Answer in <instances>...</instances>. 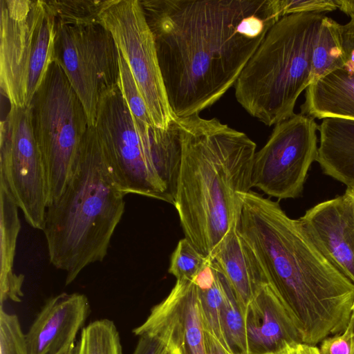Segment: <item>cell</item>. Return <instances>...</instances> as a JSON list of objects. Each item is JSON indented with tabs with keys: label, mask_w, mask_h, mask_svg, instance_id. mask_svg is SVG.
Listing matches in <instances>:
<instances>
[{
	"label": "cell",
	"mask_w": 354,
	"mask_h": 354,
	"mask_svg": "<svg viewBox=\"0 0 354 354\" xmlns=\"http://www.w3.org/2000/svg\"><path fill=\"white\" fill-rule=\"evenodd\" d=\"M140 1L176 118L219 100L281 18L279 0Z\"/></svg>",
	"instance_id": "6da1fadb"
},
{
	"label": "cell",
	"mask_w": 354,
	"mask_h": 354,
	"mask_svg": "<svg viewBox=\"0 0 354 354\" xmlns=\"http://www.w3.org/2000/svg\"><path fill=\"white\" fill-rule=\"evenodd\" d=\"M238 230L302 343L315 345L346 329L353 312L354 283L321 252L299 218H290L277 202L250 191L243 196Z\"/></svg>",
	"instance_id": "7a4b0ae2"
},
{
	"label": "cell",
	"mask_w": 354,
	"mask_h": 354,
	"mask_svg": "<svg viewBox=\"0 0 354 354\" xmlns=\"http://www.w3.org/2000/svg\"><path fill=\"white\" fill-rule=\"evenodd\" d=\"M181 145L175 206L185 238L205 257L239 225L257 145L217 118L174 120Z\"/></svg>",
	"instance_id": "3957f363"
},
{
	"label": "cell",
	"mask_w": 354,
	"mask_h": 354,
	"mask_svg": "<svg viewBox=\"0 0 354 354\" xmlns=\"http://www.w3.org/2000/svg\"><path fill=\"white\" fill-rule=\"evenodd\" d=\"M124 196L111 175L95 127L89 126L71 176L59 198L47 207L42 228L50 263L65 272L66 286L106 256L124 212Z\"/></svg>",
	"instance_id": "277c9868"
},
{
	"label": "cell",
	"mask_w": 354,
	"mask_h": 354,
	"mask_svg": "<svg viewBox=\"0 0 354 354\" xmlns=\"http://www.w3.org/2000/svg\"><path fill=\"white\" fill-rule=\"evenodd\" d=\"M324 17L303 12L280 18L238 77L237 102L266 126L295 114L299 96L310 84L314 44Z\"/></svg>",
	"instance_id": "5b68a950"
},
{
	"label": "cell",
	"mask_w": 354,
	"mask_h": 354,
	"mask_svg": "<svg viewBox=\"0 0 354 354\" xmlns=\"http://www.w3.org/2000/svg\"><path fill=\"white\" fill-rule=\"evenodd\" d=\"M94 127L111 175L125 195L174 205L181 159L174 120L167 130L137 125L119 84L102 96Z\"/></svg>",
	"instance_id": "8992f818"
},
{
	"label": "cell",
	"mask_w": 354,
	"mask_h": 354,
	"mask_svg": "<svg viewBox=\"0 0 354 354\" xmlns=\"http://www.w3.org/2000/svg\"><path fill=\"white\" fill-rule=\"evenodd\" d=\"M55 21L44 1L0 0V86L30 106L53 59Z\"/></svg>",
	"instance_id": "52a82bcc"
},
{
	"label": "cell",
	"mask_w": 354,
	"mask_h": 354,
	"mask_svg": "<svg viewBox=\"0 0 354 354\" xmlns=\"http://www.w3.org/2000/svg\"><path fill=\"white\" fill-rule=\"evenodd\" d=\"M30 108L45 170L48 207L63 193L89 124L82 103L55 59L50 64Z\"/></svg>",
	"instance_id": "ba28073f"
},
{
	"label": "cell",
	"mask_w": 354,
	"mask_h": 354,
	"mask_svg": "<svg viewBox=\"0 0 354 354\" xmlns=\"http://www.w3.org/2000/svg\"><path fill=\"white\" fill-rule=\"evenodd\" d=\"M53 59L85 109L89 126L95 123L102 96L120 84L119 49L110 31L98 22H55Z\"/></svg>",
	"instance_id": "9c48e42d"
},
{
	"label": "cell",
	"mask_w": 354,
	"mask_h": 354,
	"mask_svg": "<svg viewBox=\"0 0 354 354\" xmlns=\"http://www.w3.org/2000/svg\"><path fill=\"white\" fill-rule=\"evenodd\" d=\"M127 62L155 127L167 130L176 118L169 104L154 36L139 0H108L101 13Z\"/></svg>",
	"instance_id": "30bf717a"
},
{
	"label": "cell",
	"mask_w": 354,
	"mask_h": 354,
	"mask_svg": "<svg viewBox=\"0 0 354 354\" xmlns=\"http://www.w3.org/2000/svg\"><path fill=\"white\" fill-rule=\"evenodd\" d=\"M0 181L8 187L26 221L42 230L47 187L30 106H10L1 123Z\"/></svg>",
	"instance_id": "8fae6325"
},
{
	"label": "cell",
	"mask_w": 354,
	"mask_h": 354,
	"mask_svg": "<svg viewBox=\"0 0 354 354\" xmlns=\"http://www.w3.org/2000/svg\"><path fill=\"white\" fill-rule=\"evenodd\" d=\"M318 127L314 118L301 113L277 124L266 145L255 153L252 187L278 199L299 196L317 160Z\"/></svg>",
	"instance_id": "7c38bea8"
},
{
	"label": "cell",
	"mask_w": 354,
	"mask_h": 354,
	"mask_svg": "<svg viewBox=\"0 0 354 354\" xmlns=\"http://www.w3.org/2000/svg\"><path fill=\"white\" fill-rule=\"evenodd\" d=\"M179 354H207L198 289L192 280H176L169 295L155 305L145 321L133 329Z\"/></svg>",
	"instance_id": "4fadbf2b"
},
{
	"label": "cell",
	"mask_w": 354,
	"mask_h": 354,
	"mask_svg": "<svg viewBox=\"0 0 354 354\" xmlns=\"http://www.w3.org/2000/svg\"><path fill=\"white\" fill-rule=\"evenodd\" d=\"M325 257L354 283V201L344 193L308 209L299 218Z\"/></svg>",
	"instance_id": "5bb4252c"
},
{
	"label": "cell",
	"mask_w": 354,
	"mask_h": 354,
	"mask_svg": "<svg viewBox=\"0 0 354 354\" xmlns=\"http://www.w3.org/2000/svg\"><path fill=\"white\" fill-rule=\"evenodd\" d=\"M90 313L84 294L62 292L50 297L25 333L28 354H55L75 342Z\"/></svg>",
	"instance_id": "9a60e30c"
},
{
	"label": "cell",
	"mask_w": 354,
	"mask_h": 354,
	"mask_svg": "<svg viewBox=\"0 0 354 354\" xmlns=\"http://www.w3.org/2000/svg\"><path fill=\"white\" fill-rule=\"evenodd\" d=\"M245 321L249 354H274L288 345L302 343L292 319L269 284L248 305Z\"/></svg>",
	"instance_id": "2e32d148"
},
{
	"label": "cell",
	"mask_w": 354,
	"mask_h": 354,
	"mask_svg": "<svg viewBox=\"0 0 354 354\" xmlns=\"http://www.w3.org/2000/svg\"><path fill=\"white\" fill-rule=\"evenodd\" d=\"M211 258L233 288L245 316L255 295L269 283L259 259L239 232L238 226L227 235Z\"/></svg>",
	"instance_id": "e0dca14e"
},
{
	"label": "cell",
	"mask_w": 354,
	"mask_h": 354,
	"mask_svg": "<svg viewBox=\"0 0 354 354\" xmlns=\"http://www.w3.org/2000/svg\"><path fill=\"white\" fill-rule=\"evenodd\" d=\"M301 113L313 118L354 121V71L338 68L310 84Z\"/></svg>",
	"instance_id": "ac0fdd59"
},
{
	"label": "cell",
	"mask_w": 354,
	"mask_h": 354,
	"mask_svg": "<svg viewBox=\"0 0 354 354\" xmlns=\"http://www.w3.org/2000/svg\"><path fill=\"white\" fill-rule=\"evenodd\" d=\"M318 131L316 161L323 172L347 187H354V121L325 118Z\"/></svg>",
	"instance_id": "d6986e66"
},
{
	"label": "cell",
	"mask_w": 354,
	"mask_h": 354,
	"mask_svg": "<svg viewBox=\"0 0 354 354\" xmlns=\"http://www.w3.org/2000/svg\"><path fill=\"white\" fill-rule=\"evenodd\" d=\"M1 201V272L0 304L10 299L21 302L24 296V276L13 272L17 239L21 229L19 207L8 187L0 181Z\"/></svg>",
	"instance_id": "ffe728a7"
},
{
	"label": "cell",
	"mask_w": 354,
	"mask_h": 354,
	"mask_svg": "<svg viewBox=\"0 0 354 354\" xmlns=\"http://www.w3.org/2000/svg\"><path fill=\"white\" fill-rule=\"evenodd\" d=\"M345 64L341 24L325 16L314 44L310 84L335 70L344 68Z\"/></svg>",
	"instance_id": "44dd1931"
},
{
	"label": "cell",
	"mask_w": 354,
	"mask_h": 354,
	"mask_svg": "<svg viewBox=\"0 0 354 354\" xmlns=\"http://www.w3.org/2000/svg\"><path fill=\"white\" fill-rule=\"evenodd\" d=\"M221 323L225 339L234 352L249 354L245 316L235 292L222 272Z\"/></svg>",
	"instance_id": "7402d4cb"
},
{
	"label": "cell",
	"mask_w": 354,
	"mask_h": 354,
	"mask_svg": "<svg viewBox=\"0 0 354 354\" xmlns=\"http://www.w3.org/2000/svg\"><path fill=\"white\" fill-rule=\"evenodd\" d=\"M75 354H123L120 335L115 323L97 319L84 326L75 346Z\"/></svg>",
	"instance_id": "603a6c76"
},
{
	"label": "cell",
	"mask_w": 354,
	"mask_h": 354,
	"mask_svg": "<svg viewBox=\"0 0 354 354\" xmlns=\"http://www.w3.org/2000/svg\"><path fill=\"white\" fill-rule=\"evenodd\" d=\"M212 260L216 270V279L214 284L207 290H201L197 288L203 329L204 331L212 335L226 350L234 352L225 339L221 323L222 272L214 260L213 259Z\"/></svg>",
	"instance_id": "cb8c5ba5"
},
{
	"label": "cell",
	"mask_w": 354,
	"mask_h": 354,
	"mask_svg": "<svg viewBox=\"0 0 354 354\" xmlns=\"http://www.w3.org/2000/svg\"><path fill=\"white\" fill-rule=\"evenodd\" d=\"M54 17L60 24L101 21V13L108 0H50L44 1Z\"/></svg>",
	"instance_id": "d4e9b609"
},
{
	"label": "cell",
	"mask_w": 354,
	"mask_h": 354,
	"mask_svg": "<svg viewBox=\"0 0 354 354\" xmlns=\"http://www.w3.org/2000/svg\"><path fill=\"white\" fill-rule=\"evenodd\" d=\"M119 64L120 88L135 122L141 127H154L129 64L120 49Z\"/></svg>",
	"instance_id": "484cf974"
},
{
	"label": "cell",
	"mask_w": 354,
	"mask_h": 354,
	"mask_svg": "<svg viewBox=\"0 0 354 354\" xmlns=\"http://www.w3.org/2000/svg\"><path fill=\"white\" fill-rule=\"evenodd\" d=\"M207 261V258L185 237L178 241L171 254L168 272L176 280H192Z\"/></svg>",
	"instance_id": "4316f807"
},
{
	"label": "cell",
	"mask_w": 354,
	"mask_h": 354,
	"mask_svg": "<svg viewBox=\"0 0 354 354\" xmlns=\"http://www.w3.org/2000/svg\"><path fill=\"white\" fill-rule=\"evenodd\" d=\"M0 354H28L19 318L0 307Z\"/></svg>",
	"instance_id": "83f0119b"
},
{
	"label": "cell",
	"mask_w": 354,
	"mask_h": 354,
	"mask_svg": "<svg viewBox=\"0 0 354 354\" xmlns=\"http://www.w3.org/2000/svg\"><path fill=\"white\" fill-rule=\"evenodd\" d=\"M281 17L303 12L322 13L337 9L335 0H279Z\"/></svg>",
	"instance_id": "f1b7e54d"
},
{
	"label": "cell",
	"mask_w": 354,
	"mask_h": 354,
	"mask_svg": "<svg viewBox=\"0 0 354 354\" xmlns=\"http://www.w3.org/2000/svg\"><path fill=\"white\" fill-rule=\"evenodd\" d=\"M353 347V330L349 322L346 329L340 334L323 339L319 351L320 354H352Z\"/></svg>",
	"instance_id": "f546056e"
},
{
	"label": "cell",
	"mask_w": 354,
	"mask_h": 354,
	"mask_svg": "<svg viewBox=\"0 0 354 354\" xmlns=\"http://www.w3.org/2000/svg\"><path fill=\"white\" fill-rule=\"evenodd\" d=\"M342 44L346 57L344 68L354 71V14L350 21L341 25Z\"/></svg>",
	"instance_id": "4dcf8cb0"
},
{
	"label": "cell",
	"mask_w": 354,
	"mask_h": 354,
	"mask_svg": "<svg viewBox=\"0 0 354 354\" xmlns=\"http://www.w3.org/2000/svg\"><path fill=\"white\" fill-rule=\"evenodd\" d=\"M169 349L158 339L142 335L139 337L132 354H167Z\"/></svg>",
	"instance_id": "1f68e13d"
},
{
	"label": "cell",
	"mask_w": 354,
	"mask_h": 354,
	"mask_svg": "<svg viewBox=\"0 0 354 354\" xmlns=\"http://www.w3.org/2000/svg\"><path fill=\"white\" fill-rule=\"evenodd\" d=\"M205 338L207 354H243L240 352H230L209 333L205 331Z\"/></svg>",
	"instance_id": "d6a6232c"
},
{
	"label": "cell",
	"mask_w": 354,
	"mask_h": 354,
	"mask_svg": "<svg viewBox=\"0 0 354 354\" xmlns=\"http://www.w3.org/2000/svg\"><path fill=\"white\" fill-rule=\"evenodd\" d=\"M337 8L351 17L354 14V0H335Z\"/></svg>",
	"instance_id": "836d02e7"
},
{
	"label": "cell",
	"mask_w": 354,
	"mask_h": 354,
	"mask_svg": "<svg viewBox=\"0 0 354 354\" xmlns=\"http://www.w3.org/2000/svg\"><path fill=\"white\" fill-rule=\"evenodd\" d=\"M300 354H320L319 348L315 345L300 343L298 344Z\"/></svg>",
	"instance_id": "e575fe53"
},
{
	"label": "cell",
	"mask_w": 354,
	"mask_h": 354,
	"mask_svg": "<svg viewBox=\"0 0 354 354\" xmlns=\"http://www.w3.org/2000/svg\"><path fill=\"white\" fill-rule=\"evenodd\" d=\"M298 344H299L288 345L282 350L274 354H300L298 348Z\"/></svg>",
	"instance_id": "d590c367"
},
{
	"label": "cell",
	"mask_w": 354,
	"mask_h": 354,
	"mask_svg": "<svg viewBox=\"0 0 354 354\" xmlns=\"http://www.w3.org/2000/svg\"><path fill=\"white\" fill-rule=\"evenodd\" d=\"M75 346L76 345L75 342L71 343L64 346L62 349H61L55 354H75Z\"/></svg>",
	"instance_id": "8d00e7d4"
},
{
	"label": "cell",
	"mask_w": 354,
	"mask_h": 354,
	"mask_svg": "<svg viewBox=\"0 0 354 354\" xmlns=\"http://www.w3.org/2000/svg\"><path fill=\"white\" fill-rule=\"evenodd\" d=\"M345 193L349 195L354 201V187H347Z\"/></svg>",
	"instance_id": "74e56055"
},
{
	"label": "cell",
	"mask_w": 354,
	"mask_h": 354,
	"mask_svg": "<svg viewBox=\"0 0 354 354\" xmlns=\"http://www.w3.org/2000/svg\"><path fill=\"white\" fill-rule=\"evenodd\" d=\"M349 322L351 323L352 326H353V347L352 354H354V311L352 312L351 317Z\"/></svg>",
	"instance_id": "f35d334b"
},
{
	"label": "cell",
	"mask_w": 354,
	"mask_h": 354,
	"mask_svg": "<svg viewBox=\"0 0 354 354\" xmlns=\"http://www.w3.org/2000/svg\"><path fill=\"white\" fill-rule=\"evenodd\" d=\"M171 351V353L172 354H179L175 350H172V349H169Z\"/></svg>",
	"instance_id": "ab89813d"
},
{
	"label": "cell",
	"mask_w": 354,
	"mask_h": 354,
	"mask_svg": "<svg viewBox=\"0 0 354 354\" xmlns=\"http://www.w3.org/2000/svg\"><path fill=\"white\" fill-rule=\"evenodd\" d=\"M354 311V304H353V312Z\"/></svg>",
	"instance_id": "60d3db41"
}]
</instances>
